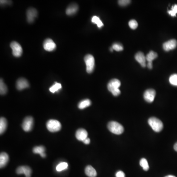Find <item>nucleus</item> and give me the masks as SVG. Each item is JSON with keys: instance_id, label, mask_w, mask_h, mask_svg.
<instances>
[{"instance_id": "obj_1", "label": "nucleus", "mask_w": 177, "mask_h": 177, "mask_svg": "<svg viewBox=\"0 0 177 177\" xmlns=\"http://www.w3.org/2000/svg\"><path fill=\"white\" fill-rule=\"evenodd\" d=\"M121 83L120 81L117 79H113L110 81L107 85V89L108 91L112 93L113 96L117 97L120 94V90L119 88L120 86Z\"/></svg>"}, {"instance_id": "obj_2", "label": "nucleus", "mask_w": 177, "mask_h": 177, "mask_svg": "<svg viewBox=\"0 0 177 177\" xmlns=\"http://www.w3.org/2000/svg\"><path fill=\"white\" fill-rule=\"evenodd\" d=\"M107 127L110 132L117 135L122 134L124 131L123 126L115 121L109 122L108 123Z\"/></svg>"}, {"instance_id": "obj_3", "label": "nucleus", "mask_w": 177, "mask_h": 177, "mask_svg": "<svg viewBox=\"0 0 177 177\" xmlns=\"http://www.w3.org/2000/svg\"><path fill=\"white\" fill-rule=\"evenodd\" d=\"M148 123L152 129L156 132H159L162 130L163 125L160 120L155 117H151L148 120Z\"/></svg>"}, {"instance_id": "obj_4", "label": "nucleus", "mask_w": 177, "mask_h": 177, "mask_svg": "<svg viewBox=\"0 0 177 177\" xmlns=\"http://www.w3.org/2000/svg\"><path fill=\"white\" fill-rule=\"evenodd\" d=\"M84 61L86 65V71L88 74H91L94 69V57L91 54H88L84 57Z\"/></svg>"}, {"instance_id": "obj_5", "label": "nucleus", "mask_w": 177, "mask_h": 177, "mask_svg": "<svg viewBox=\"0 0 177 177\" xmlns=\"http://www.w3.org/2000/svg\"><path fill=\"white\" fill-rule=\"evenodd\" d=\"M46 127L49 132H55L61 130L62 125L58 120H50L46 123Z\"/></svg>"}, {"instance_id": "obj_6", "label": "nucleus", "mask_w": 177, "mask_h": 177, "mask_svg": "<svg viewBox=\"0 0 177 177\" xmlns=\"http://www.w3.org/2000/svg\"><path fill=\"white\" fill-rule=\"evenodd\" d=\"M10 46L13 50V55L15 57H19L23 53L22 48L20 44L16 42H13L10 44Z\"/></svg>"}, {"instance_id": "obj_7", "label": "nucleus", "mask_w": 177, "mask_h": 177, "mask_svg": "<svg viewBox=\"0 0 177 177\" xmlns=\"http://www.w3.org/2000/svg\"><path fill=\"white\" fill-rule=\"evenodd\" d=\"M33 119L30 116L27 117L22 123V128L25 132H30L33 127Z\"/></svg>"}, {"instance_id": "obj_8", "label": "nucleus", "mask_w": 177, "mask_h": 177, "mask_svg": "<svg viewBox=\"0 0 177 177\" xmlns=\"http://www.w3.org/2000/svg\"><path fill=\"white\" fill-rule=\"evenodd\" d=\"M156 92L152 89H149L146 90L144 94V98L148 103H151L154 101Z\"/></svg>"}, {"instance_id": "obj_9", "label": "nucleus", "mask_w": 177, "mask_h": 177, "mask_svg": "<svg viewBox=\"0 0 177 177\" xmlns=\"http://www.w3.org/2000/svg\"><path fill=\"white\" fill-rule=\"evenodd\" d=\"M44 50L47 51H52L56 48V45L51 39H47L44 40L43 44Z\"/></svg>"}, {"instance_id": "obj_10", "label": "nucleus", "mask_w": 177, "mask_h": 177, "mask_svg": "<svg viewBox=\"0 0 177 177\" xmlns=\"http://www.w3.org/2000/svg\"><path fill=\"white\" fill-rule=\"evenodd\" d=\"M177 46V41L173 39L165 42L163 44V48L165 51H169L176 48Z\"/></svg>"}, {"instance_id": "obj_11", "label": "nucleus", "mask_w": 177, "mask_h": 177, "mask_svg": "<svg viewBox=\"0 0 177 177\" xmlns=\"http://www.w3.org/2000/svg\"><path fill=\"white\" fill-rule=\"evenodd\" d=\"M32 169L29 166H21L17 168L16 169V173L17 174H25L26 177H31Z\"/></svg>"}, {"instance_id": "obj_12", "label": "nucleus", "mask_w": 177, "mask_h": 177, "mask_svg": "<svg viewBox=\"0 0 177 177\" xmlns=\"http://www.w3.org/2000/svg\"><path fill=\"white\" fill-rule=\"evenodd\" d=\"M37 11L35 8H29L27 11V21L29 23H32L37 17Z\"/></svg>"}, {"instance_id": "obj_13", "label": "nucleus", "mask_w": 177, "mask_h": 177, "mask_svg": "<svg viewBox=\"0 0 177 177\" xmlns=\"http://www.w3.org/2000/svg\"><path fill=\"white\" fill-rule=\"evenodd\" d=\"M29 83L26 79L21 78L16 82V88L18 90H22L29 87Z\"/></svg>"}, {"instance_id": "obj_14", "label": "nucleus", "mask_w": 177, "mask_h": 177, "mask_svg": "<svg viewBox=\"0 0 177 177\" xmlns=\"http://www.w3.org/2000/svg\"><path fill=\"white\" fill-rule=\"evenodd\" d=\"M135 59L141 65L143 68H145L146 66V58L144 55V54L141 52H139L136 54L135 56Z\"/></svg>"}, {"instance_id": "obj_15", "label": "nucleus", "mask_w": 177, "mask_h": 177, "mask_svg": "<svg viewBox=\"0 0 177 177\" xmlns=\"http://www.w3.org/2000/svg\"><path fill=\"white\" fill-rule=\"evenodd\" d=\"M76 138L79 141L83 142L88 138V132L85 129H80L77 130L76 132Z\"/></svg>"}, {"instance_id": "obj_16", "label": "nucleus", "mask_w": 177, "mask_h": 177, "mask_svg": "<svg viewBox=\"0 0 177 177\" xmlns=\"http://www.w3.org/2000/svg\"><path fill=\"white\" fill-rule=\"evenodd\" d=\"M9 161V156L6 152H2L0 155V167L4 168L7 165Z\"/></svg>"}, {"instance_id": "obj_17", "label": "nucleus", "mask_w": 177, "mask_h": 177, "mask_svg": "<svg viewBox=\"0 0 177 177\" xmlns=\"http://www.w3.org/2000/svg\"><path fill=\"white\" fill-rule=\"evenodd\" d=\"M78 10V6L75 4L69 5L66 8V14L68 15H72L75 14Z\"/></svg>"}, {"instance_id": "obj_18", "label": "nucleus", "mask_w": 177, "mask_h": 177, "mask_svg": "<svg viewBox=\"0 0 177 177\" xmlns=\"http://www.w3.org/2000/svg\"><path fill=\"white\" fill-rule=\"evenodd\" d=\"M85 172L86 175L89 177H96L97 176L96 170L91 165H88L86 167Z\"/></svg>"}, {"instance_id": "obj_19", "label": "nucleus", "mask_w": 177, "mask_h": 177, "mask_svg": "<svg viewBox=\"0 0 177 177\" xmlns=\"http://www.w3.org/2000/svg\"><path fill=\"white\" fill-rule=\"evenodd\" d=\"M45 151V148L42 146L35 147L33 149V152L35 154H39L42 158L46 157V154L44 153Z\"/></svg>"}, {"instance_id": "obj_20", "label": "nucleus", "mask_w": 177, "mask_h": 177, "mask_svg": "<svg viewBox=\"0 0 177 177\" xmlns=\"http://www.w3.org/2000/svg\"><path fill=\"white\" fill-rule=\"evenodd\" d=\"M7 127V120L4 117L0 119V133L3 134L6 131Z\"/></svg>"}, {"instance_id": "obj_21", "label": "nucleus", "mask_w": 177, "mask_h": 177, "mask_svg": "<svg viewBox=\"0 0 177 177\" xmlns=\"http://www.w3.org/2000/svg\"><path fill=\"white\" fill-rule=\"evenodd\" d=\"M91 104V101L90 100L87 99V100H83L80 101L78 104V107L79 109H83L84 108L88 107L90 106Z\"/></svg>"}, {"instance_id": "obj_22", "label": "nucleus", "mask_w": 177, "mask_h": 177, "mask_svg": "<svg viewBox=\"0 0 177 177\" xmlns=\"http://www.w3.org/2000/svg\"><path fill=\"white\" fill-rule=\"evenodd\" d=\"M158 54L156 53L155 52L153 51H151L149 52L147 56H146V60L148 61V62H152V61L158 57Z\"/></svg>"}, {"instance_id": "obj_23", "label": "nucleus", "mask_w": 177, "mask_h": 177, "mask_svg": "<svg viewBox=\"0 0 177 177\" xmlns=\"http://www.w3.org/2000/svg\"><path fill=\"white\" fill-rule=\"evenodd\" d=\"M7 88L6 85L4 83L3 80L1 79L0 81V93L1 95H4L7 93Z\"/></svg>"}, {"instance_id": "obj_24", "label": "nucleus", "mask_w": 177, "mask_h": 177, "mask_svg": "<svg viewBox=\"0 0 177 177\" xmlns=\"http://www.w3.org/2000/svg\"><path fill=\"white\" fill-rule=\"evenodd\" d=\"M91 22L93 23L96 24L98 27V28H101L103 26V24L102 21L100 20V18L97 16H94L91 18Z\"/></svg>"}, {"instance_id": "obj_25", "label": "nucleus", "mask_w": 177, "mask_h": 177, "mask_svg": "<svg viewBox=\"0 0 177 177\" xmlns=\"http://www.w3.org/2000/svg\"><path fill=\"white\" fill-rule=\"evenodd\" d=\"M140 166L143 168V170L146 171H147L149 169V165L148 164V161L145 158H142L140 161Z\"/></svg>"}, {"instance_id": "obj_26", "label": "nucleus", "mask_w": 177, "mask_h": 177, "mask_svg": "<svg viewBox=\"0 0 177 177\" xmlns=\"http://www.w3.org/2000/svg\"><path fill=\"white\" fill-rule=\"evenodd\" d=\"M68 167V163H66V162H61L57 165V167H56V170L58 172H61L62 170L67 169Z\"/></svg>"}, {"instance_id": "obj_27", "label": "nucleus", "mask_w": 177, "mask_h": 177, "mask_svg": "<svg viewBox=\"0 0 177 177\" xmlns=\"http://www.w3.org/2000/svg\"><path fill=\"white\" fill-rule=\"evenodd\" d=\"M62 88V85L61 84L58 83H55V84L53 85L49 89L51 93H55L56 91H58L59 90H60Z\"/></svg>"}, {"instance_id": "obj_28", "label": "nucleus", "mask_w": 177, "mask_h": 177, "mask_svg": "<svg viewBox=\"0 0 177 177\" xmlns=\"http://www.w3.org/2000/svg\"><path fill=\"white\" fill-rule=\"evenodd\" d=\"M169 82L170 84L173 86H177V74H174L172 75L169 78Z\"/></svg>"}, {"instance_id": "obj_29", "label": "nucleus", "mask_w": 177, "mask_h": 177, "mask_svg": "<svg viewBox=\"0 0 177 177\" xmlns=\"http://www.w3.org/2000/svg\"><path fill=\"white\" fill-rule=\"evenodd\" d=\"M112 47L113 50H115L116 51H123V45L120 43H114Z\"/></svg>"}, {"instance_id": "obj_30", "label": "nucleus", "mask_w": 177, "mask_h": 177, "mask_svg": "<svg viewBox=\"0 0 177 177\" xmlns=\"http://www.w3.org/2000/svg\"><path fill=\"white\" fill-rule=\"evenodd\" d=\"M168 13L171 16H176V14L177 13V4H175L174 6H172L171 10H168Z\"/></svg>"}, {"instance_id": "obj_31", "label": "nucleus", "mask_w": 177, "mask_h": 177, "mask_svg": "<svg viewBox=\"0 0 177 177\" xmlns=\"http://www.w3.org/2000/svg\"><path fill=\"white\" fill-rule=\"evenodd\" d=\"M129 26L132 29L135 30L138 27V23L135 20H132L129 23Z\"/></svg>"}, {"instance_id": "obj_32", "label": "nucleus", "mask_w": 177, "mask_h": 177, "mask_svg": "<svg viewBox=\"0 0 177 177\" xmlns=\"http://www.w3.org/2000/svg\"><path fill=\"white\" fill-rule=\"evenodd\" d=\"M130 1L129 0H120L118 1L119 4L120 6L122 7H125V6H127L129 4H130Z\"/></svg>"}, {"instance_id": "obj_33", "label": "nucleus", "mask_w": 177, "mask_h": 177, "mask_svg": "<svg viewBox=\"0 0 177 177\" xmlns=\"http://www.w3.org/2000/svg\"><path fill=\"white\" fill-rule=\"evenodd\" d=\"M116 177H125V173L122 171H119L117 172L116 174Z\"/></svg>"}, {"instance_id": "obj_34", "label": "nucleus", "mask_w": 177, "mask_h": 177, "mask_svg": "<svg viewBox=\"0 0 177 177\" xmlns=\"http://www.w3.org/2000/svg\"><path fill=\"white\" fill-rule=\"evenodd\" d=\"M83 142L84 143V144H90V138H86V139H85L84 141H83Z\"/></svg>"}, {"instance_id": "obj_35", "label": "nucleus", "mask_w": 177, "mask_h": 177, "mask_svg": "<svg viewBox=\"0 0 177 177\" xmlns=\"http://www.w3.org/2000/svg\"><path fill=\"white\" fill-rule=\"evenodd\" d=\"M147 66H148V68H149V69H152V62H148Z\"/></svg>"}, {"instance_id": "obj_36", "label": "nucleus", "mask_w": 177, "mask_h": 177, "mask_svg": "<svg viewBox=\"0 0 177 177\" xmlns=\"http://www.w3.org/2000/svg\"><path fill=\"white\" fill-rule=\"evenodd\" d=\"M174 149L175 151L177 152V142L175 143L174 146Z\"/></svg>"}, {"instance_id": "obj_37", "label": "nucleus", "mask_w": 177, "mask_h": 177, "mask_svg": "<svg viewBox=\"0 0 177 177\" xmlns=\"http://www.w3.org/2000/svg\"><path fill=\"white\" fill-rule=\"evenodd\" d=\"M165 177H176L175 176H173V175H168V176H166Z\"/></svg>"}, {"instance_id": "obj_38", "label": "nucleus", "mask_w": 177, "mask_h": 177, "mask_svg": "<svg viewBox=\"0 0 177 177\" xmlns=\"http://www.w3.org/2000/svg\"><path fill=\"white\" fill-rule=\"evenodd\" d=\"M110 51L113 52V48H112V47L110 48Z\"/></svg>"}]
</instances>
